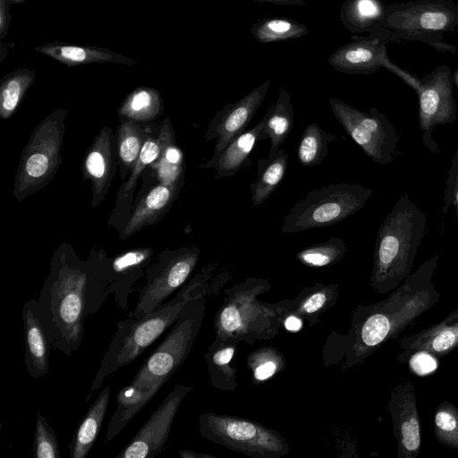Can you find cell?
Masks as SVG:
<instances>
[{
	"mask_svg": "<svg viewBox=\"0 0 458 458\" xmlns=\"http://www.w3.org/2000/svg\"><path fill=\"white\" fill-rule=\"evenodd\" d=\"M21 315L25 335L26 369L32 378L38 379L48 373L52 346L39 318L37 301L30 299L26 301Z\"/></svg>",
	"mask_w": 458,
	"mask_h": 458,
	"instance_id": "d6986e66",
	"label": "cell"
},
{
	"mask_svg": "<svg viewBox=\"0 0 458 458\" xmlns=\"http://www.w3.org/2000/svg\"><path fill=\"white\" fill-rule=\"evenodd\" d=\"M262 3H269L277 5H285V6H305V0H252Z\"/></svg>",
	"mask_w": 458,
	"mask_h": 458,
	"instance_id": "b9f144b4",
	"label": "cell"
},
{
	"mask_svg": "<svg viewBox=\"0 0 458 458\" xmlns=\"http://www.w3.org/2000/svg\"><path fill=\"white\" fill-rule=\"evenodd\" d=\"M397 361L406 363L411 355L426 352L440 358L458 347V307L442 321L399 341Z\"/></svg>",
	"mask_w": 458,
	"mask_h": 458,
	"instance_id": "ac0fdd59",
	"label": "cell"
},
{
	"mask_svg": "<svg viewBox=\"0 0 458 458\" xmlns=\"http://www.w3.org/2000/svg\"><path fill=\"white\" fill-rule=\"evenodd\" d=\"M263 117L254 127L246 130L233 139L222 151L213 157L202 166L216 170L215 177L221 179L238 173L249 161L250 153L258 140H263Z\"/></svg>",
	"mask_w": 458,
	"mask_h": 458,
	"instance_id": "44dd1931",
	"label": "cell"
},
{
	"mask_svg": "<svg viewBox=\"0 0 458 458\" xmlns=\"http://www.w3.org/2000/svg\"><path fill=\"white\" fill-rule=\"evenodd\" d=\"M199 257V250L195 246L162 251L157 261L147 269L146 283L129 317L140 318L160 308L172 293L183 285Z\"/></svg>",
	"mask_w": 458,
	"mask_h": 458,
	"instance_id": "8fae6325",
	"label": "cell"
},
{
	"mask_svg": "<svg viewBox=\"0 0 458 458\" xmlns=\"http://www.w3.org/2000/svg\"><path fill=\"white\" fill-rule=\"evenodd\" d=\"M162 149L158 158L152 164L160 183L181 189L184 177V159L181 148L174 140L169 119L163 121L159 131Z\"/></svg>",
	"mask_w": 458,
	"mask_h": 458,
	"instance_id": "cb8c5ba5",
	"label": "cell"
},
{
	"mask_svg": "<svg viewBox=\"0 0 458 458\" xmlns=\"http://www.w3.org/2000/svg\"><path fill=\"white\" fill-rule=\"evenodd\" d=\"M230 301L225 302L216 318V340L240 339V337L249 335L252 329L251 325L259 322L261 316L268 314H254L252 312L261 308L256 305V301H251L252 294H238L234 293L233 296L229 294Z\"/></svg>",
	"mask_w": 458,
	"mask_h": 458,
	"instance_id": "ffe728a7",
	"label": "cell"
},
{
	"mask_svg": "<svg viewBox=\"0 0 458 458\" xmlns=\"http://www.w3.org/2000/svg\"><path fill=\"white\" fill-rule=\"evenodd\" d=\"M179 455L182 458H214L215 456L209 454L197 453L191 450H181Z\"/></svg>",
	"mask_w": 458,
	"mask_h": 458,
	"instance_id": "7bdbcfd3",
	"label": "cell"
},
{
	"mask_svg": "<svg viewBox=\"0 0 458 458\" xmlns=\"http://www.w3.org/2000/svg\"><path fill=\"white\" fill-rule=\"evenodd\" d=\"M373 190L360 183L335 182L309 191L285 215L284 233L334 225L360 210Z\"/></svg>",
	"mask_w": 458,
	"mask_h": 458,
	"instance_id": "ba28073f",
	"label": "cell"
},
{
	"mask_svg": "<svg viewBox=\"0 0 458 458\" xmlns=\"http://www.w3.org/2000/svg\"><path fill=\"white\" fill-rule=\"evenodd\" d=\"M386 6L381 0H345L340 21L352 33L368 32L375 36L384 20Z\"/></svg>",
	"mask_w": 458,
	"mask_h": 458,
	"instance_id": "d4e9b609",
	"label": "cell"
},
{
	"mask_svg": "<svg viewBox=\"0 0 458 458\" xmlns=\"http://www.w3.org/2000/svg\"><path fill=\"white\" fill-rule=\"evenodd\" d=\"M407 363L412 373L426 376L437 369V357L426 352H417L411 355Z\"/></svg>",
	"mask_w": 458,
	"mask_h": 458,
	"instance_id": "ab89813d",
	"label": "cell"
},
{
	"mask_svg": "<svg viewBox=\"0 0 458 458\" xmlns=\"http://www.w3.org/2000/svg\"><path fill=\"white\" fill-rule=\"evenodd\" d=\"M252 356L250 357V365L253 377L258 381L270 378L283 366V358L279 356L276 350L271 348L259 350Z\"/></svg>",
	"mask_w": 458,
	"mask_h": 458,
	"instance_id": "74e56055",
	"label": "cell"
},
{
	"mask_svg": "<svg viewBox=\"0 0 458 458\" xmlns=\"http://www.w3.org/2000/svg\"><path fill=\"white\" fill-rule=\"evenodd\" d=\"M337 140L335 133L324 131L316 123L304 129L297 149L299 163L304 167L320 165L328 153V146Z\"/></svg>",
	"mask_w": 458,
	"mask_h": 458,
	"instance_id": "1f68e13d",
	"label": "cell"
},
{
	"mask_svg": "<svg viewBox=\"0 0 458 458\" xmlns=\"http://www.w3.org/2000/svg\"><path fill=\"white\" fill-rule=\"evenodd\" d=\"M309 30L305 24L288 17L264 18L250 28L253 38L262 45L299 38Z\"/></svg>",
	"mask_w": 458,
	"mask_h": 458,
	"instance_id": "4dcf8cb0",
	"label": "cell"
},
{
	"mask_svg": "<svg viewBox=\"0 0 458 458\" xmlns=\"http://www.w3.org/2000/svg\"><path fill=\"white\" fill-rule=\"evenodd\" d=\"M180 189L159 183L152 188L139 202L120 234L122 240L145 226L159 221L176 199Z\"/></svg>",
	"mask_w": 458,
	"mask_h": 458,
	"instance_id": "7402d4cb",
	"label": "cell"
},
{
	"mask_svg": "<svg viewBox=\"0 0 458 458\" xmlns=\"http://www.w3.org/2000/svg\"><path fill=\"white\" fill-rule=\"evenodd\" d=\"M35 80V72L21 69L5 76L0 88V116L8 119L17 110Z\"/></svg>",
	"mask_w": 458,
	"mask_h": 458,
	"instance_id": "d6a6232c",
	"label": "cell"
},
{
	"mask_svg": "<svg viewBox=\"0 0 458 458\" xmlns=\"http://www.w3.org/2000/svg\"><path fill=\"white\" fill-rule=\"evenodd\" d=\"M426 225L424 211L401 196L377 233L370 285L378 293H389L411 274Z\"/></svg>",
	"mask_w": 458,
	"mask_h": 458,
	"instance_id": "5b68a950",
	"label": "cell"
},
{
	"mask_svg": "<svg viewBox=\"0 0 458 458\" xmlns=\"http://www.w3.org/2000/svg\"><path fill=\"white\" fill-rule=\"evenodd\" d=\"M147 127L140 123L123 119L116 131V152L121 178L131 172L148 136Z\"/></svg>",
	"mask_w": 458,
	"mask_h": 458,
	"instance_id": "83f0119b",
	"label": "cell"
},
{
	"mask_svg": "<svg viewBox=\"0 0 458 458\" xmlns=\"http://www.w3.org/2000/svg\"><path fill=\"white\" fill-rule=\"evenodd\" d=\"M284 327L291 332H297L302 327L301 319L295 315L288 316L284 322Z\"/></svg>",
	"mask_w": 458,
	"mask_h": 458,
	"instance_id": "60d3db41",
	"label": "cell"
},
{
	"mask_svg": "<svg viewBox=\"0 0 458 458\" xmlns=\"http://www.w3.org/2000/svg\"><path fill=\"white\" fill-rule=\"evenodd\" d=\"M204 311V297L190 301L131 382L119 390L116 409L109 421L105 444L124 428L183 364L201 327Z\"/></svg>",
	"mask_w": 458,
	"mask_h": 458,
	"instance_id": "7a4b0ae2",
	"label": "cell"
},
{
	"mask_svg": "<svg viewBox=\"0 0 458 458\" xmlns=\"http://www.w3.org/2000/svg\"><path fill=\"white\" fill-rule=\"evenodd\" d=\"M288 155L280 148L272 158H260L257 165V178L250 184L251 200L254 207L264 203L284 178Z\"/></svg>",
	"mask_w": 458,
	"mask_h": 458,
	"instance_id": "4316f807",
	"label": "cell"
},
{
	"mask_svg": "<svg viewBox=\"0 0 458 458\" xmlns=\"http://www.w3.org/2000/svg\"><path fill=\"white\" fill-rule=\"evenodd\" d=\"M33 458H61L59 442L52 426L39 411L36 415Z\"/></svg>",
	"mask_w": 458,
	"mask_h": 458,
	"instance_id": "8d00e7d4",
	"label": "cell"
},
{
	"mask_svg": "<svg viewBox=\"0 0 458 458\" xmlns=\"http://www.w3.org/2000/svg\"><path fill=\"white\" fill-rule=\"evenodd\" d=\"M88 276L64 253L54 259L37 300L39 318L52 348L71 356L81 344L87 310Z\"/></svg>",
	"mask_w": 458,
	"mask_h": 458,
	"instance_id": "3957f363",
	"label": "cell"
},
{
	"mask_svg": "<svg viewBox=\"0 0 458 458\" xmlns=\"http://www.w3.org/2000/svg\"><path fill=\"white\" fill-rule=\"evenodd\" d=\"M386 42L376 36L353 35L329 56L328 64L346 74H369L386 68L413 88L417 78L395 65L388 57Z\"/></svg>",
	"mask_w": 458,
	"mask_h": 458,
	"instance_id": "4fadbf2b",
	"label": "cell"
},
{
	"mask_svg": "<svg viewBox=\"0 0 458 458\" xmlns=\"http://www.w3.org/2000/svg\"><path fill=\"white\" fill-rule=\"evenodd\" d=\"M37 50L67 65H81L96 62H115L134 64V62L131 59L102 49L52 44L38 47Z\"/></svg>",
	"mask_w": 458,
	"mask_h": 458,
	"instance_id": "f546056e",
	"label": "cell"
},
{
	"mask_svg": "<svg viewBox=\"0 0 458 458\" xmlns=\"http://www.w3.org/2000/svg\"><path fill=\"white\" fill-rule=\"evenodd\" d=\"M335 285H319L317 291L309 294L298 308V313L301 316H311L319 313L332 301Z\"/></svg>",
	"mask_w": 458,
	"mask_h": 458,
	"instance_id": "f35d334b",
	"label": "cell"
},
{
	"mask_svg": "<svg viewBox=\"0 0 458 458\" xmlns=\"http://www.w3.org/2000/svg\"><path fill=\"white\" fill-rule=\"evenodd\" d=\"M436 438L445 446L458 450V408L448 401L437 406L433 417Z\"/></svg>",
	"mask_w": 458,
	"mask_h": 458,
	"instance_id": "e575fe53",
	"label": "cell"
},
{
	"mask_svg": "<svg viewBox=\"0 0 458 458\" xmlns=\"http://www.w3.org/2000/svg\"><path fill=\"white\" fill-rule=\"evenodd\" d=\"M453 205L454 206V208H455L456 220H457V224H458V175L456 177L454 186Z\"/></svg>",
	"mask_w": 458,
	"mask_h": 458,
	"instance_id": "ee69618b",
	"label": "cell"
},
{
	"mask_svg": "<svg viewBox=\"0 0 458 458\" xmlns=\"http://www.w3.org/2000/svg\"><path fill=\"white\" fill-rule=\"evenodd\" d=\"M458 29V4L453 0H411L386 4L375 35L386 43L420 41L437 52L455 54L444 35Z\"/></svg>",
	"mask_w": 458,
	"mask_h": 458,
	"instance_id": "8992f818",
	"label": "cell"
},
{
	"mask_svg": "<svg viewBox=\"0 0 458 458\" xmlns=\"http://www.w3.org/2000/svg\"><path fill=\"white\" fill-rule=\"evenodd\" d=\"M162 143L160 133L157 138L148 134L129 179L120 189L119 197L131 199L139 177L148 165L158 158L162 149Z\"/></svg>",
	"mask_w": 458,
	"mask_h": 458,
	"instance_id": "d590c367",
	"label": "cell"
},
{
	"mask_svg": "<svg viewBox=\"0 0 458 458\" xmlns=\"http://www.w3.org/2000/svg\"><path fill=\"white\" fill-rule=\"evenodd\" d=\"M294 112L288 91L282 88L276 100L267 111L263 129L264 140H270L268 158H272L281 148L291 133Z\"/></svg>",
	"mask_w": 458,
	"mask_h": 458,
	"instance_id": "484cf974",
	"label": "cell"
},
{
	"mask_svg": "<svg viewBox=\"0 0 458 458\" xmlns=\"http://www.w3.org/2000/svg\"><path fill=\"white\" fill-rule=\"evenodd\" d=\"M335 119L364 153L379 165L392 163L400 140L396 129L376 106L359 110L338 98H329Z\"/></svg>",
	"mask_w": 458,
	"mask_h": 458,
	"instance_id": "30bf717a",
	"label": "cell"
},
{
	"mask_svg": "<svg viewBox=\"0 0 458 458\" xmlns=\"http://www.w3.org/2000/svg\"><path fill=\"white\" fill-rule=\"evenodd\" d=\"M163 111V101L158 90L140 87L129 94L118 109L122 119L147 123L157 118Z\"/></svg>",
	"mask_w": 458,
	"mask_h": 458,
	"instance_id": "f1b7e54d",
	"label": "cell"
},
{
	"mask_svg": "<svg viewBox=\"0 0 458 458\" xmlns=\"http://www.w3.org/2000/svg\"><path fill=\"white\" fill-rule=\"evenodd\" d=\"M192 386L176 385L115 458H154L164 449L179 407Z\"/></svg>",
	"mask_w": 458,
	"mask_h": 458,
	"instance_id": "5bb4252c",
	"label": "cell"
},
{
	"mask_svg": "<svg viewBox=\"0 0 458 458\" xmlns=\"http://www.w3.org/2000/svg\"><path fill=\"white\" fill-rule=\"evenodd\" d=\"M413 89L419 97V126L422 143L431 153H438V145L432 137L433 130L454 123L458 114L450 67L441 64L418 78Z\"/></svg>",
	"mask_w": 458,
	"mask_h": 458,
	"instance_id": "7c38bea8",
	"label": "cell"
},
{
	"mask_svg": "<svg viewBox=\"0 0 458 458\" xmlns=\"http://www.w3.org/2000/svg\"><path fill=\"white\" fill-rule=\"evenodd\" d=\"M67 109L60 108L43 119L25 145L14 179L13 194L20 201L45 187L62 162L61 148Z\"/></svg>",
	"mask_w": 458,
	"mask_h": 458,
	"instance_id": "52a82bcc",
	"label": "cell"
},
{
	"mask_svg": "<svg viewBox=\"0 0 458 458\" xmlns=\"http://www.w3.org/2000/svg\"><path fill=\"white\" fill-rule=\"evenodd\" d=\"M347 247L343 239L330 238L323 242L302 249L296 259L311 267H327L339 262L345 255Z\"/></svg>",
	"mask_w": 458,
	"mask_h": 458,
	"instance_id": "836d02e7",
	"label": "cell"
},
{
	"mask_svg": "<svg viewBox=\"0 0 458 458\" xmlns=\"http://www.w3.org/2000/svg\"><path fill=\"white\" fill-rule=\"evenodd\" d=\"M439 255L426 259L389 295L377 303L359 307L353 322L354 340L349 364L356 365L406 327L440 299L432 282Z\"/></svg>",
	"mask_w": 458,
	"mask_h": 458,
	"instance_id": "6da1fadb",
	"label": "cell"
},
{
	"mask_svg": "<svg viewBox=\"0 0 458 458\" xmlns=\"http://www.w3.org/2000/svg\"><path fill=\"white\" fill-rule=\"evenodd\" d=\"M200 434L207 439L256 458H277L289 453L284 438L276 431L255 421L237 417L202 413Z\"/></svg>",
	"mask_w": 458,
	"mask_h": 458,
	"instance_id": "9c48e42d",
	"label": "cell"
},
{
	"mask_svg": "<svg viewBox=\"0 0 458 458\" xmlns=\"http://www.w3.org/2000/svg\"><path fill=\"white\" fill-rule=\"evenodd\" d=\"M217 263L203 267L188 284L182 286L176 295L156 310L140 318L129 317L116 324V330L100 360L99 368L93 378L91 393L98 389L105 378L137 359L178 318L182 310L191 300L205 297L222 278L211 284L212 273Z\"/></svg>",
	"mask_w": 458,
	"mask_h": 458,
	"instance_id": "277c9868",
	"label": "cell"
},
{
	"mask_svg": "<svg viewBox=\"0 0 458 458\" xmlns=\"http://www.w3.org/2000/svg\"><path fill=\"white\" fill-rule=\"evenodd\" d=\"M117 152L111 128L105 126L96 136L82 163L85 180L91 183V206L97 208L109 191L116 170Z\"/></svg>",
	"mask_w": 458,
	"mask_h": 458,
	"instance_id": "e0dca14e",
	"label": "cell"
},
{
	"mask_svg": "<svg viewBox=\"0 0 458 458\" xmlns=\"http://www.w3.org/2000/svg\"><path fill=\"white\" fill-rule=\"evenodd\" d=\"M397 440L398 458H417L421 449V428L415 389L403 380L393 386L387 404Z\"/></svg>",
	"mask_w": 458,
	"mask_h": 458,
	"instance_id": "9a60e30c",
	"label": "cell"
},
{
	"mask_svg": "<svg viewBox=\"0 0 458 458\" xmlns=\"http://www.w3.org/2000/svg\"><path fill=\"white\" fill-rule=\"evenodd\" d=\"M267 80L240 100L226 104L216 112L205 134L207 140H216L214 154L222 151L233 139L246 131L270 88Z\"/></svg>",
	"mask_w": 458,
	"mask_h": 458,
	"instance_id": "2e32d148",
	"label": "cell"
},
{
	"mask_svg": "<svg viewBox=\"0 0 458 458\" xmlns=\"http://www.w3.org/2000/svg\"><path fill=\"white\" fill-rule=\"evenodd\" d=\"M110 386L104 387L89 407L68 445L70 458H85L101 430L110 399Z\"/></svg>",
	"mask_w": 458,
	"mask_h": 458,
	"instance_id": "603a6c76",
	"label": "cell"
}]
</instances>
